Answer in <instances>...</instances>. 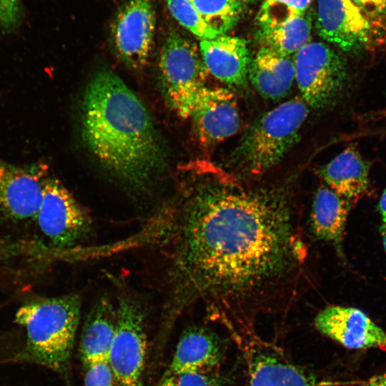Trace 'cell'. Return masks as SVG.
Returning <instances> with one entry per match:
<instances>
[{"mask_svg": "<svg viewBox=\"0 0 386 386\" xmlns=\"http://www.w3.org/2000/svg\"><path fill=\"white\" fill-rule=\"evenodd\" d=\"M369 164L354 147L340 152L317 170L326 186L351 205L362 197L370 187Z\"/></svg>", "mask_w": 386, "mask_h": 386, "instance_id": "obj_16", "label": "cell"}, {"mask_svg": "<svg viewBox=\"0 0 386 386\" xmlns=\"http://www.w3.org/2000/svg\"><path fill=\"white\" fill-rule=\"evenodd\" d=\"M48 166H18L0 159V213L11 220L35 217L39 209Z\"/></svg>", "mask_w": 386, "mask_h": 386, "instance_id": "obj_9", "label": "cell"}, {"mask_svg": "<svg viewBox=\"0 0 386 386\" xmlns=\"http://www.w3.org/2000/svg\"><path fill=\"white\" fill-rule=\"evenodd\" d=\"M113 28L114 45L121 60L133 69L144 66L155 29L151 0H129L119 12Z\"/></svg>", "mask_w": 386, "mask_h": 386, "instance_id": "obj_10", "label": "cell"}, {"mask_svg": "<svg viewBox=\"0 0 386 386\" xmlns=\"http://www.w3.org/2000/svg\"><path fill=\"white\" fill-rule=\"evenodd\" d=\"M248 386H324L315 377L267 350H253Z\"/></svg>", "mask_w": 386, "mask_h": 386, "instance_id": "obj_20", "label": "cell"}, {"mask_svg": "<svg viewBox=\"0 0 386 386\" xmlns=\"http://www.w3.org/2000/svg\"><path fill=\"white\" fill-rule=\"evenodd\" d=\"M84 386H114V377L108 361L84 366Z\"/></svg>", "mask_w": 386, "mask_h": 386, "instance_id": "obj_28", "label": "cell"}, {"mask_svg": "<svg viewBox=\"0 0 386 386\" xmlns=\"http://www.w3.org/2000/svg\"><path fill=\"white\" fill-rule=\"evenodd\" d=\"M378 210L381 215L382 222V224H386V187L385 188L379 201Z\"/></svg>", "mask_w": 386, "mask_h": 386, "instance_id": "obj_30", "label": "cell"}, {"mask_svg": "<svg viewBox=\"0 0 386 386\" xmlns=\"http://www.w3.org/2000/svg\"><path fill=\"white\" fill-rule=\"evenodd\" d=\"M312 0H262L257 15L259 28L278 24L305 13Z\"/></svg>", "mask_w": 386, "mask_h": 386, "instance_id": "obj_23", "label": "cell"}, {"mask_svg": "<svg viewBox=\"0 0 386 386\" xmlns=\"http://www.w3.org/2000/svg\"><path fill=\"white\" fill-rule=\"evenodd\" d=\"M224 355L223 340L214 332L202 325H192L181 335L164 375L211 372L222 362Z\"/></svg>", "mask_w": 386, "mask_h": 386, "instance_id": "obj_14", "label": "cell"}, {"mask_svg": "<svg viewBox=\"0 0 386 386\" xmlns=\"http://www.w3.org/2000/svg\"><path fill=\"white\" fill-rule=\"evenodd\" d=\"M157 386H228L227 380L211 372H190L164 375Z\"/></svg>", "mask_w": 386, "mask_h": 386, "instance_id": "obj_25", "label": "cell"}, {"mask_svg": "<svg viewBox=\"0 0 386 386\" xmlns=\"http://www.w3.org/2000/svg\"><path fill=\"white\" fill-rule=\"evenodd\" d=\"M314 324L320 333L346 348L386 351V332L359 309L330 305L317 313Z\"/></svg>", "mask_w": 386, "mask_h": 386, "instance_id": "obj_11", "label": "cell"}, {"mask_svg": "<svg viewBox=\"0 0 386 386\" xmlns=\"http://www.w3.org/2000/svg\"><path fill=\"white\" fill-rule=\"evenodd\" d=\"M147 347L146 315L132 296L121 297L109 363L119 386H144L143 372Z\"/></svg>", "mask_w": 386, "mask_h": 386, "instance_id": "obj_6", "label": "cell"}, {"mask_svg": "<svg viewBox=\"0 0 386 386\" xmlns=\"http://www.w3.org/2000/svg\"><path fill=\"white\" fill-rule=\"evenodd\" d=\"M315 28L321 38L345 51L362 49L372 33L350 0H317Z\"/></svg>", "mask_w": 386, "mask_h": 386, "instance_id": "obj_13", "label": "cell"}, {"mask_svg": "<svg viewBox=\"0 0 386 386\" xmlns=\"http://www.w3.org/2000/svg\"><path fill=\"white\" fill-rule=\"evenodd\" d=\"M380 233L382 238L383 246L386 252V224H382L380 227Z\"/></svg>", "mask_w": 386, "mask_h": 386, "instance_id": "obj_31", "label": "cell"}, {"mask_svg": "<svg viewBox=\"0 0 386 386\" xmlns=\"http://www.w3.org/2000/svg\"><path fill=\"white\" fill-rule=\"evenodd\" d=\"M41 232L59 247H70L89 232L91 219L86 210L56 179L47 177L41 202L35 217Z\"/></svg>", "mask_w": 386, "mask_h": 386, "instance_id": "obj_8", "label": "cell"}, {"mask_svg": "<svg viewBox=\"0 0 386 386\" xmlns=\"http://www.w3.org/2000/svg\"><path fill=\"white\" fill-rule=\"evenodd\" d=\"M351 204L326 185L317 188L310 213L314 237L330 243L342 255V244Z\"/></svg>", "mask_w": 386, "mask_h": 386, "instance_id": "obj_17", "label": "cell"}, {"mask_svg": "<svg viewBox=\"0 0 386 386\" xmlns=\"http://www.w3.org/2000/svg\"><path fill=\"white\" fill-rule=\"evenodd\" d=\"M200 144L212 147L236 134L240 119L233 94L224 88L205 86L190 115Z\"/></svg>", "mask_w": 386, "mask_h": 386, "instance_id": "obj_12", "label": "cell"}, {"mask_svg": "<svg viewBox=\"0 0 386 386\" xmlns=\"http://www.w3.org/2000/svg\"><path fill=\"white\" fill-rule=\"evenodd\" d=\"M360 386H386V372L371 377Z\"/></svg>", "mask_w": 386, "mask_h": 386, "instance_id": "obj_29", "label": "cell"}, {"mask_svg": "<svg viewBox=\"0 0 386 386\" xmlns=\"http://www.w3.org/2000/svg\"><path fill=\"white\" fill-rule=\"evenodd\" d=\"M22 20L21 0H0V31L11 33L16 31Z\"/></svg>", "mask_w": 386, "mask_h": 386, "instance_id": "obj_27", "label": "cell"}, {"mask_svg": "<svg viewBox=\"0 0 386 386\" xmlns=\"http://www.w3.org/2000/svg\"><path fill=\"white\" fill-rule=\"evenodd\" d=\"M300 96L283 102L257 119L244 133L231 156V165L242 180L259 181L282 160L299 139L309 113Z\"/></svg>", "mask_w": 386, "mask_h": 386, "instance_id": "obj_4", "label": "cell"}, {"mask_svg": "<svg viewBox=\"0 0 386 386\" xmlns=\"http://www.w3.org/2000/svg\"><path fill=\"white\" fill-rule=\"evenodd\" d=\"M159 73L162 90L172 108L182 117H190L205 85L207 68L196 45L171 32L162 47Z\"/></svg>", "mask_w": 386, "mask_h": 386, "instance_id": "obj_5", "label": "cell"}, {"mask_svg": "<svg viewBox=\"0 0 386 386\" xmlns=\"http://www.w3.org/2000/svg\"><path fill=\"white\" fill-rule=\"evenodd\" d=\"M165 214L168 327L199 302L229 330L249 332L260 313L286 312L311 284L302 204L287 185L194 172Z\"/></svg>", "mask_w": 386, "mask_h": 386, "instance_id": "obj_1", "label": "cell"}, {"mask_svg": "<svg viewBox=\"0 0 386 386\" xmlns=\"http://www.w3.org/2000/svg\"><path fill=\"white\" fill-rule=\"evenodd\" d=\"M372 31L386 26V0H350Z\"/></svg>", "mask_w": 386, "mask_h": 386, "instance_id": "obj_26", "label": "cell"}, {"mask_svg": "<svg viewBox=\"0 0 386 386\" xmlns=\"http://www.w3.org/2000/svg\"><path fill=\"white\" fill-rule=\"evenodd\" d=\"M81 137L99 162L136 189L165 166L160 136L141 99L114 72H98L82 99Z\"/></svg>", "mask_w": 386, "mask_h": 386, "instance_id": "obj_2", "label": "cell"}, {"mask_svg": "<svg viewBox=\"0 0 386 386\" xmlns=\"http://www.w3.org/2000/svg\"><path fill=\"white\" fill-rule=\"evenodd\" d=\"M79 295L31 300L16 311L15 321L24 327L23 346L1 364H29L47 368L71 386V360L81 315Z\"/></svg>", "mask_w": 386, "mask_h": 386, "instance_id": "obj_3", "label": "cell"}, {"mask_svg": "<svg viewBox=\"0 0 386 386\" xmlns=\"http://www.w3.org/2000/svg\"><path fill=\"white\" fill-rule=\"evenodd\" d=\"M174 19L196 36L211 39L219 34L199 14L190 0H164Z\"/></svg>", "mask_w": 386, "mask_h": 386, "instance_id": "obj_24", "label": "cell"}, {"mask_svg": "<svg viewBox=\"0 0 386 386\" xmlns=\"http://www.w3.org/2000/svg\"><path fill=\"white\" fill-rule=\"evenodd\" d=\"M248 78L263 97L281 99L290 91L295 80L294 60L260 47L250 61Z\"/></svg>", "mask_w": 386, "mask_h": 386, "instance_id": "obj_18", "label": "cell"}, {"mask_svg": "<svg viewBox=\"0 0 386 386\" xmlns=\"http://www.w3.org/2000/svg\"><path fill=\"white\" fill-rule=\"evenodd\" d=\"M312 14L308 9L303 14L276 25L259 28L257 39L261 47L290 56L310 42Z\"/></svg>", "mask_w": 386, "mask_h": 386, "instance_id": "obj_21", "label": "cell"}, {"mask_svg": "<svg viewBox=\"0 0 386 386\" xmlns=\"http://www.w3.org/2000/svg\"><path fill=\"white\" fill-rule=\"evenodd\" d=\"M116 306L102 297L91 307L81 333L79 353L83 366L108 361L114 335Z\"/></svg>", "mask_w": 386, "mask_h": 386, "instance_id": "obj_19", "label": "cell"}, {"mask_svg": "<svg viewBox=\"0 0 386 386\" xmlns=\"http://www.w3.org/2000/svg\"><path fill=\"white\" fill-rule=\"evenodd\" d=\"M200 16L219 34H226L242 18L245 4L239 0H190Z\"/></svg>", "mask_w": 386, "mask_h": 386, "instance_id": "obj_22", "label": "cell"}, {"mask_svg": "<svg viewBox=\"0 0 386 386\" xmlns=\"http://www.w3.org/2000/svg\"><path fill=\"white\" fill-rule=\"evenodd\" d=\"M295 81L307 105L322 109L342 91L347 79L342 57L328 44L309 42L293 58Z\"/></svg>", "mask_w": 386, "mask_h": 386, "instance_id": "obj_7", "label": "cell"}, {"mask_svg": "<svg viewBox=\"0 0 386 386\" xmlns=\"http://www.w3.org/2000/svg\"><path fill=\"white\" fill-rule=\"evenodd\" d=\"M239 1L243 2L244 4H246V3L252 2V1H254L255 0H239Z\"/></svg>", "mask_w": 386, "mask_h": 386, "instance_id": "obj_32", "label": "cell"}, {"mask_svg": "<svg viewBox=\"0 0 386 386\" xmlns=\"http://www.w3.org/2000/svg\"><path fill=\"white\" fill-rule=\"evenodd\" d=\"M199 46L204 65L214 76L233 86L247 82L251 60L244 39L220 34L201 40Z\"/></svg>", "mask_w": 386, "mask_h": 386, "instance_id": "obj_15", "label": "cell"}]
</instances>
